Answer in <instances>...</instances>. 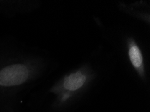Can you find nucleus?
Instances as JSON below:
<instances>
[{
	"instance_id": "nucleus-3",
	"label": "nucleus",
	"mask_w": 150,
	"mask_h": 112,
	"mask_svg": "<svg viewBox=\"0 0 150 112\" xmlns=\"http://www.w3.org/2000/svg\"><path fill=\"white\" fill-rule=\"evenodd\" d=\"M129 55L133 67L140 73H144V63L142 52L135 42L131 41L129 44Z\"/></svg>"
},
{
	"instance_id": "nucleus-2",
	"label": "nucleus",
	"mask_w": 150,
	"mask_h": 112,
	"mask_svg": "<svg viewBox=\"0 0 150 112\" xmlns=\"http://www.w3.org/2000/svg\"><path fill=\"white\" fill-rule=\"evenodd\" d=\"M86 77L82 73L79 71L71 73L66 77L63 81V86L68 91H76L80 89L86 83Z\"/></svg>"
},
{
	"instance_id": "nucleus-1",
	"label": "nucleus",
	"mask_w": 150,
	"mask_h": 112,
	"mask_svg": "<svg viewBox=\"0 0 150 112\" xmlns=\"http://www.w3.org/2000/svg\"><path fill=\"white\" fill-rule=\"evenodd\" d=\"M32 75V68L22 63L6 66L0 69V87H10L20 85L28 81Z\"/></svg>"
}]
</instances>
